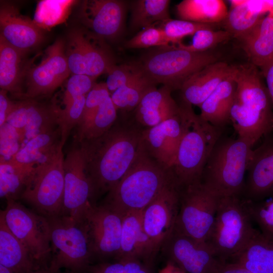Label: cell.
<instances>
[{"mask_svg":"<svg viewBox=\"0 0 273 273\" xmlns=\"http://www.w3.org/2000/svg\"><path fill=\"white\" fill-rule=\"evenodd\" d=\"M144 128L133 118H118L102 135L78 142L84 158L93 197L109 192L133 162Z\"/></svg>","mask_w":273,"mask_h":273,"instance_id":"6da1fadb","label":"cell"},{"mask_svg":"<svg viewBox=\"0 0 273 273\" xmlns=\"http://www.w3.org/2000/svg\"><path fill=\"white\" fill-rule=\"evenodd\" d=\"M237 83L230 120L238 138L251 148L273 131V107L258 68L251 63L233 66Z\"/></svg>","mask_w":273,"mask_h":273,"instance_id":"7a4b0ae2","label":"cell"},{"mask_svg":"<svg viewBox=\"0 0 273 273\" xmlns=\"http://www.w3.org/2000/svg\"><path fill=\"white\" fill-rule=\"evenodd\" d=\"M175 178L171 169L152 158L141 142L133 162L108 193L104 205L122 216L141 212Z\"/></svg>","mask_w":273,"mask_h":273,"instance_id":"3957f363","label":"cell"},{"mask_svg":"<svg viewBox=\"0 0 273 273\" xmlns=\"http://www.w3.org/2000/svg\"><path fill=\"white\" fill-rule=\"evenodd\" d=\"M179 106L183 133L171 170L183 187L201 180L206 162L219 140L220 130L196 115L192 105L183 101Z\"/></svg>","mask_w":273,"mask_h":273,"instance_id":"277c9868","label":"cell"},{"mask_svg":"<svg viewBox=\"0 0 273 273\" xmlns=\"http://www.w3.org/2000/svg\"><path fill=\"white\" fill-rule=\"evenodd\" d=\"M252 152V148L239 138L218 141L200 181L219 197L241 196L244 192L245 174Z\"/></svg>","mask_w":273,"mask_h":273,"instance_id":"5b68a950","label":"cell"},{"mask_svg":"<svg viewBox=\"0 0 273 273\" xmlns=\"http://www.w3.org/2000/svg\"><path fill=\"white\" fill-rule=\"evenodd\" d=\"M241 196L220 197L214 222L206 242L226 262L240 252L257 230Z\"/></svg>","mask_w":273,"mask_h":273,"instance_id":"8992f818","label":"cell"},{"mask_svg":"<svg viewBox=\"0 0 273 273\" xmlns=\"http://www.w3.org/2000/svg\"><path fill=\"white\" fill-rule=\"evenodd\" d=\"M217 61V56L208 51L196 53L170 45L148 52L138 63L152 81L174 90L180 89L192 75Z\"/></svg>","mask_w":273,"mask_h":273,"instance_id":"52a82bcc","label":"cell"},{"mask_svg":"<svg viewBox=\"0 0 273 273\" xmlns=\"http://www.w3.org/2000/svg\"><path fill=\"white\" fill-rule=\"evenodd\" d=\"M47 218L52 254L49 270L59 273L61 268L74 272L84 268L93 252L84 222H76L61 216Z\"/></svg>","mask_w":273,"mask_h":273,"instance_id":"ba28073f","label":"cell"},{"mask_svg":"<svg viewBox=\"0 0 273 273\" xmlns=\"http://www.w3.org/2000/svg\"><path fill=\"white\" fill-rule=\"evenodd\" d=\"M62 149L49 161L36 165L20 196L47 218L62 214L65 185Z\"/></svg>","mask_w":273,"mask_h":273,"instance_id":"9c48e42d","label":"cell"},{"mask_svg":"<svg viewBox=\"0 0 273 273\" xmlns=\"http://www.w3.org/2000/svg\"><path fill=\"white\" fill-rule=\"evenodd\" d=\"M220 198L200 180L181 187L173 231L206 242L214 222Z\"/></svg>","mask_w":273,"mask_h":273,"instance_id":"30bf717a","label":"cell"},{"mask_svg":"<svg viewBox=\"0 0 273 273\" xmlns=\"http://www.w3.org/2000/svg\"><path fill=\"white\" fill-rule=\"evenodd\" d=\"M9 229L26 248L35 263L51 253L50 229L47 217L37 214L12 199L1 210Z\"/></svg>","mask_w":273,"mask_h":273,"instance_id":"8fae6325","label":"cell"},{"mask_svg":"<svg viewBox=\"0 0 273 273\" xmlns=\"http://www.w3.org/2000/svg\"><path fill=\"white\" fill-rule=\"evenodd\" d=\"M68 42L66 55L73 75H86L96 78L107 73L115 65L103 39L85 28L72 30Z\"/></svg>","mask_w":273,"mask_h":273,"instance_id":"7c38bea8","label":"cell"},{"mask_svg":"<svg viewBox=\"0 0 273 273\" xmlns=\"http://www.w3.org/2000/svg\"><path fill=\"white\" fill-rule=\"evenodd\" d=\"M64 193L61 216L77 222L83 221L93 205V191L87 175L84 158L76 142L64 158Z\"/></svg>","mask_w":273,"mask_h":273,"instance_id":"4fadbf2b","label":"cell"},{"mask_svg":"<svg viewBox=\"0 0 273 273\" xmlns=\"http://www.w3.org/2000/svg\"><path fill=\"white\" fill-rule=\"evenodd\" d=\"M65 50L64 40L58 38L46 49L37 65L28 67L24 79V99L50 95L68 78L71 72Z\"/></svg>","mask_w":273,"mask_h":273,"instance_id":"5bb4252c","label":"cell"},{"mask_svg":"<svg viewBox=\"0 0 273 273\" xmlns=\"http://www.w3.org/2000/svg\"><path fill=\"white\" fill-rule=\"evenodd\" d=\"M181 190V187L175 178L141 211L144 230L157 250L174 229Z\"/></svg>","mask_w":273,"mask_h":273,"instance_id":"9a60e30c","label":"cell"},{"mask_svg":"<svg viewBox=\"0 0 273 273\" xmlns=\"http://www.w3.org/2000/svg\"><path fill=\"white\" fill-rule=\"evenodd\" d=\"M162 246L169 261L186 273H218L225 263L207 242L174 231Z\"/></svg>","mask_w":273,"mask_h":273,"instance_id":"2e32d148","label":"cell"},{"mask_svg":"<svg viewBox=\"0 0 273 273\" xmlns=\"http://www.w3.org/2000/svg\"><path fill=\"white\" fill-rule=\"evenodd\" d=\"M123 216L104 205H92L83 221L93 251L102 256L117 257L120 249Z\"/></svg>","mask_w":273,"mask_h":273,"instance_id":"e0dca14e","label":"cell"},{"mask_svg":"<svg viewBox=\"0 0 273 273\" xmlns=\"http://www.w3.org/2000/svg\"><path fill=\"white\" fill-rule=\"evenodd\" d=\"M119 0H86L81 5L79 18L85 28L102 38L113 39L121 33L126 4Z\"/></svg>","mask_w":273,"mask_h":273,"instance_id":"ac0fdd59","label":"cell"},{"mask_svg":"<svg viewBox=\"0 0 273 273\" xmlns=\"http://www.w3.org/2000/svg\"><path fill=\"white\" fill-rule=\"evenodd\" d=\"M183 133V120L180 108L177 115L155 126L144 128L141 142L152 158L166 168L171 169Z\"/></svg>","mask_w":273,"mask_h":273,"instance_id":"d6986e66","label":"cell"},{"mask_svg":"<svg viewBox=\"0 0 273 273\" xmlns=\"http://www.w3.org/2000/svg\"><path fill=\"white\" fill-rule=\"evenodd\" d=\"M0 30V35L24 54L43 39L42 30L32 20L22 15L14 5L8 3H1Z\"/></svg>","mask_w":273,"mask_h":273,"instance_id":"ffe728a7","label":"cell"},{"mask_svg":"<svg viewBox=\"0 0 273 273\" xmlns=\"http://www.w3.org/2000/svg\"><path fill=\"white\" fill-rule=\"evenodd\" d=\"M247 171L245 199L259 201L273 196V143H267L253 150Z\"/></svg>","mask_w":273,"mask_h":273,"instance_id":"44dd1931","label":"cell"},{"mask_svg":"<svg viewBox=\"0 0 273 273\" xmlns=\"http://www.w3.org/2000/svg\"><path fill=\"white\" fill-rule=\"evenodd\" d=\"M173 90L165 85L148 91L133 111L132 118L143 128L155 126L177 115L180 107L171 97Z\"/></svg>","mask_w":273,"mask_h":273,"instance_id":"7402d4cb","label":"cell"},{"mask_svg":"<svg viewBox=\"0 0 273 273\" xmlns=\"http://www.w3.org/2000/svg\"><path fill=\"white\" fill-rule=\"evenodd\" d=\"M232 70V65L218 61L206 66L184 83L180 89L183 101L200 107Z\"/></svg>","mask_w":273,"mask_h":273,"instance_id":"603a6c76","label":"cell"},{"mask_svg":"<svg viewBox=\"0 0 273 273\" xmlns=\"http://www.w3.org/2000/svg\"><path fill=\"white\" fill-rule=\"evenodd\" d=\"M158 250L144 230L141 212H129L123 216L119 260L148 259Z\"/></svg>","mask_w":273,"mask_h":273,"instance_id":"cb8c5ba5","label":"cell"},{"mask_svg":"<svg viewBox=\"0 0 273 273\" xmlns=\"http://www.w3.org/2000/svg\"><path fill=\"white\" fill-rule=\"evenodd\" d=\"M231 8L223 21L225 30L238 40L248 34L262 17L273 8V4L252 0L230 1Z\"/></svg>","mask_w":273,"mask_h":273,"instance_id":"d4e9b609","label":"cell"},{"mask_svg":"<svg viewBox=\"0 0 273 273\" xmlns=\"http://www.w3.org/2000/svg\"><path fill=\"white\" fill-rule=\"evenodd\" d=\"M239 40L250 63L261 69L273 58V8Z\"/></svg>","mask_w":273,"mask_h":273,"instance_id":"484cf974","label":"cell"},{"mask_svg":"<svg viewBox=\"0 0 273 273\" xmlns=\"http://www.w3.org/2000/svg\"><path fill=\"white\" fill-rule=\"evenodd\" d=\"M25 54L10 44L0 35V87L14 97L24 99L22 84L29 67L23 66Z\"/></svg>","mask_w":273,"mask_h":273,"instance_id":"4316f807","label":"cell"},{"mask_svg":"<svg viewBox=\"0 0 273 273\" xmlns=\"http://www.w3.org/2000/svg\"><path fill=\"white\" fill-rule=\"evenodd\" d=\"M237 83L233 66L231 73L223 79L199 107L200 117L220 128L230 120V111L235 99Z\"/></svg>","mask_w":273,"mask_h":273,"instance_id":"83f0119b","label":"cell"},{"mask_svg":"<svg viewBox=\"0 0 273 273\" xmlns=\"http://www.w3.org/2000/svg\"><path fill=\"white\" fill-rule=\"evenodd\" d=\"M228 262L254 273H273V240L257 230L244 248Z\"/></svg>","mask_w":273,"mask_h":273,"instance_id":"f1b7e54d","label":"cell"},{"mask_svg":"<svg viewBox=\"0 0 273 273\" xmlns=\"http://www.w3.org/2000/svg\"><path fill=\"white\" fill-rule=\"evenodd\" d=\"M0 264L13 273H28L38 268L30 254L0 214Z\"/></svg>","mask_w":273,"mask_h":273,"instance_id":"f546056e","label":"cell"},{"mask_svg":"<svg viewBox=\"0 0 273 273\" xmlns=\"http://www.w3.org/2000/svg\"><path fill=\"white\" fill-rule=\"evenodd\" d=\"M63 147L59 126L51 131L38 134L27 142L11 159L21 163L37 165L52 159Z\"/></svg>","mask_w":273,"mask_h":273,"instance_id":"4dcf8cb0","label":"cell"},{"mask_svg":"<svg viewBox=\"0 0 273 273\" xmlns=\"http://www.w3.org/2000/svg\"><path fill=\"white\" fill-rule=\"evenodd\" d=\"M26 99L27 123L25 131L26 142L38 134L51 131L59 127L61 108L56 101L47 103L34 99Z\"/></svg>","mask_w":273,"mask_h":273,"instance_id":"1f68e13d","label":"cell"},{"mask_svg":"<svg viewBox=\"0 0 273 273\" xmlns=\"http://www.w3.org/2000/svg\"><path fill=\"white\" fill-rule=\"evenodd\" d=\"M180 20L210 24L223 22L228 10L221 0H184L176 6Z\"/></svg>","mask_w":273,"mask_h":273,"instance_id":"d6a6232c","label":"cell"},{"mask_svg":"<svg viewBox=\"0 0 273 273\" xmlns=\"http://www.w3.org/2000/svg\"><path fill=\"white\" fill-rule=\"evenodd\" d=\"M36 165L0 159V196L16 200L21 196Z\"/></svg>","mask_w":273,"mask_h":273,"instance_id":"836d02e7","label":"cell"},{"mask_svg":"<svg viewBox=\"0 0 273 273\" xmlns=\"http://www.w3.org/2000/svg\"><path fill=\"white\" fill-rule=\"evenodd\" d=\"M169 0H136L131 6L130 27L132 30L153 25L170 19Z\"/></svg>","mask_w":273,"mask_h":273,"instance_id":"e575fe53","label":"cell"},{"mask_svg":"<svg viewBox=\"0 0 273 273\" xmlns=\"http://www.w3.org/2000/svg\"><path fill=\"white\" fill-rule=\"evenodd\" d=\"M76 2L72 0L39 1L32 21L40 29L50 30L66 21Z\"/></svg>","mask_w":273,"mask_h":273,"instance_id":"d590c367","label":"cell"},{"mask_svg":"<svg viewBox=\"0 0 273 273\" xmlns=\"http://www.w3.org/2000/svg\"><path fill=\"white\" fill-rule=\"evenodd\" d=\"M144 73L142 75L123 86L111 95L112 100L117 110L133 111L144 95L156 87Z\"/></svg>","mask_w":273,"mask_h":273,"instance_id":"8d00e7d4","label":"cell"},{"mask_svg":"<svg viewBox=\"0 0 273 273\" xmlns=\"http://www.w3.org/2000/svg\"><path fill=\"white\" fill-rule=\"evenodd\" d=\"M117 109L111 95L101 104L87 125L76 135V141L97 138L109 129L116 121Z\"/></svg>","mask_w":273,"mask_h":273,"instance_id":"74e56055","label":"cell"},{"mask_svg":"<svg viewBox=\"0 0 273 273\" xmlns=\"http://www.w3.org/2000/svg\"><path fill=\"white\" fill-rule=\"evenodd\" d=\"M193 36L191 44L185 45L180 43L173 46L193 52L203 53L232 37L225 30H214L213 27L201 29Z\"/></svg>","mask_w":273,"mask_h":273,"instance_id":"f35d334b","label":"cell"},{"mask_svg":"<svg viewBox=\"0 0 273 273\" xmlns=\"http://www.w3.org/2000/svg\"><path fill=\"white\" fill-rule=\"evenodd\" d=\"M245 199L251 218L258 226L259 231L273 240V198L264 201Z\"/></svg>","mask_w":273,"mask_h":273,"instance_id":"ab89813d","label":"cell"},{"mask_svg":"<svg viewBox=\"0 0 273 273\" xmlns=\"http://www.w3.org/2000/svg\"><path fill=\"white\" fill-rule=\"evenodd\" d=\"M160 23L158 26L162 30L166 39L169 44L174 45L181 43L180 41L184 37L193 35L201 29L213 27L210 24L171 18Z\"/></svg>","mask_w":273,"mask_h":273,"instance_id":"60d3db41","label":"cell"},{"mask_svg":"<svg viewBox=\"0 0 273 273\" xmlns=\"http://www.w3.org/2000/svg\"><path fill=\"white\" fill-rule=\"evenodd\" d=\"M106 84L110 95L144 74L139 63L114 65L108 70Z\"/></svg>","mask_w":273,"mask_h":273,"instance_id":"b9f144b4","label":"cell"},{"mask_svg":"<svg viewBox=\"0 0 273 273\" xmlns=\"http://www.w3.org/2000/svg\"><path fill=\"white\" fill-rule=\"evenodd\" d=\"M87 95L76 98L60 111L59 126L61 131V143L64 146L71 130L78 126L82 119Z\"/></svg>","mask_w":273,"mask_h":273,"instance_id":"7bdbcfd3","label":"cell"},{"mask_svg":"<svg viewBox=\"0 0 273 273\" xmlns=\"http://www.w3.org/2000/svg\"><path fill=\"white\" fill-rule=\"evenodd\" d=\"M168 46H170V44L164 32L159 26H156V24L144 28L125 43V47L128 49Z\"/></svg>","mask_w":273,"mask_h":273,"instance_id":"ee69618b","label":"cell"},{"mask_svg":"<svg viewBox=\"0 0 273 273\" xmlns=\"http://www.w3.org/2000/svg\"><path fill=\"white\" fill-rule=\"evenodd\" d=\"M111 95L105 82L96 83L87 94L83 116L77 126V131H81L88 123L101 104Z\"/></svg>","mask_w":273,"mask_h":273,"instance_id":"f6af8a7d","label":"cell"},{"mask_svg":"<svg viewBox=\"0 0 273 273\" xmlns=\"http://www.w3.org/2000/svg\"><path fill=\"white\" fill-rule=\"evenodd\" d=\"M24 143L17 130L6 122L0 127V159H12L22 148Z\"/></svg>","mask_w":273,"mask_h":273,"instance_id":"bcb514c9","label":"cell"},{"mask_svg":"<svg viewBox=\"0 0 273 273\" xmlns=\"http://www.w3.org/2000/svg\"><path fill=\"white\" fill-rule=\"evenodd\" d=\"M95 80L86 75H72L67 80L63 94L64 106L69 105L78 97L87 95L96 84Z\"/></svg>","mask_w":273,"mask_h":273,"instance_id":"7dc6e473","label":"cell"},{"mask_svg":"<svg viewBox=\"0 0 273 273\" xmlns=\"http://www.w3.org/2000/svg\"><path fill=\"white\" fill-rule=\"evenodd\" d=\"M94 273H150L142 261L121 259L117 262L106 264L98 267Z\"/></svg>","mask_w":273,"mask_h":273,"instance_id":"c3c4849f","label":"cell"},{"mask_svg":"<svg viewBox=\"0 0 273 273\" xmlns=\"http://www.w3.org/2000/svg\"><path fill=\"white\" fill-rule=\"evenodd\" d=\"M8 92L0 90V127L7 121V118L13 110L16 101L11 100L8 96Z\"/></svg>","mask_w":273,"mask_h":273,"instance_id":"681fc988","label":"cell"},{"mask_svg":"<svg viewBox=\"0 0 273 273\" xmlns=\"http://www.w3.org/2000/svg\"><path fill=\"white\" fill-rule=\"evenodd\" d=\"M260 71L265 79L266 86L273 107V58L260 69Z\"/></svg>","mask_w":273,"mask_h":273,"instance_id":"f907efd6","label":"cell"},{"mask_svg":"<svg viewBox=\"0 0 273 273\" xmlns=\"http://www.w3.org/2000/svg\"><path fill=\"white\" fill-rule=\"evenodd\" d=\"M218 273H254L240 265L231 262L223 264Z\"/></svg>","mask_w":273,"mask_h":273,"instance_id":"816d5d0a","label":"cell"},{"mask_svg":"<svg viewBox=\"0 0 273 273\" xmlns=\"http://www.w3.org/2000/svg\"><path fill=\"white\" fill-rule=\"evenodd\" d=\"M159 273H186L173 262L168 261Z\"/></svg>","mask_w":273,"mask_h":273,"instance_id":"f5cc1de1","label":"cell"},{"mask_svg":"<svg viewBox=\"0 0 273 273\" xmlns=\"http://www.w3.org/2000/svg\"><path fill=\"white\" fill-rule=\"evenodd\" d=\"M28 273H53L51 271L49 268L46 269L44 268L38 267L35 268Z\"/></svg>","mask_w":273,"mask_h":273,"instance_id":"db71d44e","label":"cell"},{"mask_svg":"<svg viewBox=\"0 0 273 273\" xmlns=\"http://www.w3.org/2000/svg\"><path fill=\"white\" fill-rule=\"evenodd\" d=\"M0 273H13L11 270L0 264Z\"/></svg>","mask_w":273,"mask_h":273,"instance_id":"11a10c76","label":"cell"}]
</instances>
